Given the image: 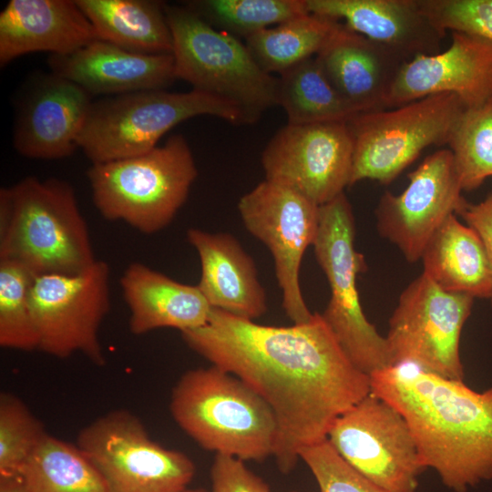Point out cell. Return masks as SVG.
Returning a JSON list of instances; mask_svg holds the SVG:
<instances>
[{
	"mask_svg": "<svg viewBox=\"0 0 492 492\" xmlns=\"http://www.w3.org/2000/svg\"><path fill=\"white\" fill-rule=\"evenodd\" d=\"M181 336L270 406L277 424L272 456L283 474L371 393L370 376L351 363L318 313L303 323L270 326L212 308L204 325Z\"/></svg>",
	"mask_w": 492,
	"mask_h": 492,
	"instance_id": "cell-1",
	"label": "cell"
},
{
	"mask_svg": "<svg viewBox=\"0 0 492 492\" xmlns=\"http://www.w3.org/2000/svg\"><path fill=\"white\" fill-rule=\"evenodd\" d=\"M371 392L406 420L425 466L455 492L492 479V386L477 392L402 364L370 375Z\"/></svg>",
	"mask_w": 492,
	"mask_h": 492,
	"instance_id": "cell-2",
	"label": "cell"
},
{
	"mask_svg": "<svg viewBox=\"0 0 492 492\" xmlns=\"http://www.w3.org/2000/svg\"><path fill=\"white\" fill-rule=\"evenodd\" d=\"M0 260L36 275L77 274L96 261L71 185L26 177L0 190Z\"/></svg>",
	"mask_w": 492,
	"mask_h": 492,
	"instance_id": "cell-3",
	"label": "cell"
},
{
	"mask_svg": "<svg viewBox=\"0 0 492 492\" xmlns=\"http://www.w3.org/2000/svg\"><path fill=\"white\" fill-rule=\"evenodd\" d=\"M169 409L206 450L244 462L273 454L277 424L272 409L241 379L215 365L185 372L172 389Z\"/></svg>",
	"mask_w": 492,
	"mask_h": 492,
	"instance_id": "cell-4",
	"label": "cell"
},
{
	"mask_svg": "<svg viewBox=\"0 0 492 492\" xmlns=\"http://www.w3.org/2000/svg\"><path fill=\"white\" fill-rule=\"evenodd\" d=\"M198 175L185 138L135 157L92 164V199L108 220H121L144 234L166 228L185 203Z\"/></svg>",
	"mask_w": 492,
	"mask_h": 492,
	"instance_id": "cell-5",
	"label": "cell"
},
{
	"mask_svg": "<svg viewBox=\"0 0 492 492\" xmlns=\"http://www.w3.org/2000/svg\"><path fill=\"white\" fill-rule=\"evenodd\" d=\"M176 77L232 105L243 125L278 106V77L263 71L239 38L220 31L186 5H164Z\"/></svg>",
	"mask_w": 492,
	"mask_h": 492,
	"instance_id": "cell-6",
	"label": "cell"
},
{
	"mask_svg": "<svg viewBox=\"0 0 492 492\" xmlns=\"http://www.w3.org/2000/svg\"><path fill=\"white\" fill-rule=\"evenodd\" d=\"M203 115L243 125L232 105L213 96L141 90L92 102L77 145L92 164L135 157L158 147L178 124Z\"/></svg>",
	"mask_w": 492,
	"mask_h": 492,
	"instance_id": "cell-7",
	"label": "cell"
},
{
	"mask_svg": "<svg viewBox=\"0 0 492 492\" xmlns=\"http://www.w3.org/2000/svg\"><path fill=\"white\" fill-rule=\"evenodd\" d=\"M354 239V213L344 193L320 206L313 246L331 290L321 315L351 363L370 376L395 363L386 338L367 320L361 305L357 276L366 266Z\"/></svg>",
	"mask_w": 492,
	"mask_h": 492,
	"instance_id": "cell-8",
	"label": "cell"
},
{
	"mask_svg": "<svg viewBox=\"0 0 492 492\" xmlns=\"http://www.w3.org/2000/svg\"><path fill=\"white\" fill-rule=\"evenodd\" d=\"M466 107L452 93L358 114L350 122L354 140L350 186L363 179L392 182L427 147L447 144Z\"/></svg>",
	"mask_w": 492,
	"mask_h": 492,
	"instance_id": "cell-9",
	"label": "cell"
},
{
	"mask_svg": "<svg viewBox=\"0 0 492 492\" xmlns=\"http://www.w3.org/2000/svg\"><path fill=\"white\" fill-rule=\"evenodd\" d=\"M77 446L99 472L108 492H185L196 472L188 456L153 441L141 421L124 409L85 426Z\"/></svg>",
	"mask_w": 492,
	"mask_h": 492,
	"instance_id": "cell-10",
	"label": "cell"
},
{
	"mask_svg": "<svg viewBox=\"0 0 492 492\" xmlns=\"http://www.w3.org/2000/svg\"><path fill=\"white\" fill-rule=\"evenodd\" d=\"M474 298L441 289L421 273L400 294L386 341L396 364L463 380L460 337Z\"/></svg>",
	"mask_w": 492,
	"mask_h": 492,
	"instance_id": "cell-11",
	"label": "cell"
},
{
	"mask_svg": "<svg viewBox=\"0 0 492 492\" xmlns=\"http://www.w3.org/2000/svg\"><path fill=\"white\" fill-rule=\"evenodd\" d=\"M327 440L384 492L417 491L426 467L411 429L397 409L372 392L334 421Z\"/></svg>",
	"mask_w": 492,
	"mask_h": 492,
	"instance_id": "cell-12",
	"label": "cell"
},
{
	"mask_svg": "<svg viewBox=\"0 0 492 492\" xmlns=\"http://www.w3.org/2000/svg\"><path fill=\"white\" fill-rule=\"evenodd\" d=\"M109 306V267L103 261L77 274L36 275L30 307L38 350L62 359L80 353L104 364L98 333Z\"/></svg>",
	"mask_w": 492,
	"mask_h": 492,
	"instance_id": "cell-13",
	"label": "cell"
},
{
	"mask_svg": "<svg viewBox=\"0 0 492 492\" xmlns=\"http://www.w3.org/2000/svg\"><path fill=\"white\" fill-rule=\"evenodd\" d=\"M238 210L248 231L271 251L282 307L293 323L311 320L300 286L303 255L319 226L320 206L282 185L264 179L239 200Z\"/></svg>",
	"mask_w": 492,
	"mask_h": 492,
	"instance_id": "cell-14",
	"label": "cell"
},
{
	"mask_svg": "<svg viewBox=\"0 0 492 492\" xmlns=\"http://www.w3.org/2000/svg\"><path fill=\"white\" fill-rule=\"evenodd\" d=\"M354 140L346 122L286 124L261 155L265 179L324 205L350 187Z\"/></svg>",
	"mask_w": 492,
	"mask_h": 492,
	"instance_id": "cell-15",
	"label": "cell"
},
{
	"mask_svg": "<svg viewBox=\"0 0 492 492\" xmlns=\"http://www.w3.org/2000/svg\"><path fill=\"white\" fill-rule=\"evenodd\" d=\"M398 195L385 191L375 210L379 233L394 243L409 262L423 251L446 220L468 203L449 149L427 156L409 176Z\"/></svg>",
	"mask_w": 492,
	"mask_h": 492,
	"instance_id": "cell-16",
	"label": "cell"
},
{
	"mask_svg": "<svg viewBox=\"0 0 492 492\" xmlns=\"http://www.w3.org/2000/svg\"><path fill=\"white\" fill-rule=\"evenodd\" d=\"M451 33L447 49L417 56L402 67L386 108L439 93L455 94L466 108L492 99V42L476 35Z\"/></svg>",
	"mask_w": 492,
	"mask_h": 492,
	"instance_id": "cell-17",
	"label": "cell"
},
{
	"mask_svg": "<svg viewBox=\"0 0 492 492\" xmlns=\"http://www.w3.org/2000/svg\"><path fill=\"white\" fill-rule=\"evenodd\" d=\"M90 95L56 74L45 76L19 109L14 147L24 157L57 159L72 155L85 126Z\"/></svg>",
	"mask_w": 492,
	"mask_h": 492,
	"instance_id": "cell-18",
	"label": "cell"
},
{
	"mask_svg": "<svg viewBox=\"0 0 492 492\" xmlns=\"http://www.w3.org/2000/svg\"><path fill=\"white\" fill-rule=\"evenodd\" d=\"M48 64L53 74L89 95L165 89L177 79L171 53H136L100 39L68 55H51Z\"/></svg>",
	"mask_w": 492,
	"mask_h": 492,
	"instance_id": "cell-19",
	"label": "cell"
},
{
	"mask_svg": "<svg viewBox=\"0 0 492 492\" xmlns=\"http://www.w3.org/2000/svg\"><path fill=\"white\" fill-rule=\"evenodd\" d=\"M315 58L331 84L356 114L386 109L391 87L408 61L343 23Z\"/></svg>",
	"mask_w": 492,
	"mask_h": 492,
	"instance_id": "cell-20",
	"label": "cell"
},
{
	"mask_svg": "<svg viewBox=\"0 0 492 492\" xmlns=\"http://www.w3.org/2000/svg\"><path fill=\"white\" fill-rule=\"evenodd\" d=\"M309 13L339 21L408 61L439 52L446 33L422 12L418 0H305Z\"/></svg>",
	"mask_w": 492,
	"mask_h": 492,
	"instance_id": "cell-21",
	"label": "cell"
},
{
	"mask_svg": "<svg viewBox=\"0 0 492 492\" xmlns=\"http://www.w3.org/2000/svg\"><path fill=\"white\" fill-rule=\"evenodd\" d=\"M98 39L76 0H10L0 13V65L45 51L71 54Z\"/></svg>",
	"mask_w": 492,
	"mask_h": 492,
	"instance_id": "cell-22",
	"label": "cell"
},
{
	"mask_svg": "<svg viewBox=\"0 0 492 492\" xmlns=\"http://www.w3.org/2000/svg\"><path fill=\"white\" fill-rule=\"evenodd\" d=\"M187 240L200 261L197 286L212 308L250 321L267 312L255 262L235 237L191 228Z\"/></svg>",
	"mask_w": 492,
	"mask_h": 492,
	"instance_id": "cell-23",
	"label": "cell"
},
{
	"mask_svg": "<svg viewBox=\"0 0 492 492\" xmlns=\"http://www.w3.org/2000/svg\"><path fill=\"white\" fill-rule=\"evenodd\" d=\"M129 309V330L136 335L159 328L180 333L204 325L212 307L197 285L179 282L149 266L133 262L120 278Z\"/></svg>",
	"mask_w": 492,
	"mask_h": 492,
	"instance_id": "cell-24",
	"label": "cell"
},
{
	"mask_svg": "<svg viewBox=\"0 0 492 492\" xmlns=\"http://www.w3.org/2000/svg\"><path fill=\"white\" fill-rule=\"evenodd\" d=\"M423 273L441 289L472 298L490 299L492 272L477 231L449 216L421 256Z\"/></svg>",
	"mask_w": 492,
	"mask_h": 492,
	"instance_id": "cell-25",
	"label": "cell"
},
{
	"mask_svg": "<svg viewBox=\"0 0 492 492\" xmlns=\"http://www.w3.org/2000/svg\"><path fill=\"white\" fill-rule=\"evenodd\" d=\"M97 38L141 54L172 52L164 5L151 0H76Z\"/></svg>",
	"mask_w": 492,
	"mask_h": 492,
	"instance_id": "cell-26",
	"label": "cell"
},
{
	"mask_svg": "<svg viewBox=\"0 0 492 492\" xmlns=\"http://www.w3.org/2000/svg\"><path fill=\"white\" fill-rule=\"evenodd\" d=\"M278 106L292 125L348 123L358 115L331 84L315 56L279 75Z\"/></svg>",
	"mask_w": 492,
	"mask_h": 492,
	"instance_id": "cell-27",
	"label": "cell"
},
{
	"mask_svg": "<svg viewBox=\"0 0 492 492\" xmlns=\"http://www.w3.org/2000/svg\"><path fill=\"white\" fill-rule=\"evenodd\" d=\"M339 24L308 13L249 36L245 45L263 71L280 75L315 56Z\"/></svg>",
	"mask_w": 492,
	"mask_h": 492,
	"instance_id": "cell-28",
	"label": "cell"
},
{
	"mask_svg": "<svg viewBox=\"0 0 492 492\" xmlns=\"http://www.w3.org/2000/svg\"><path fill=\"white\" fill-rule=\"evenodd\" d=\"M20 474L31 492H108L101 475L77 446L47 434Z\"/></svg>",
	"mask_w": 492,
	"mask_h": 492,
	"instance_id": "cell-29",
	"label": "cell"
},
{
	"mask_svg": "<svg viewBox=\"0 0 492 492\" xmlns=\"http://www.w3.org/2000/svg\"><path fill=\"white\" fill-rule=\"evenodd\" d=\"M185 5L239 39L309 13L305 0H195Z\"/></svg>",
	"mask_w": 492,
	"mask_h": 492,
	"instance_id": "cell-30",
	"label": "cell"
},
{
	"mask_svg": "<svg viewBox=\"0 0 492 492\" xmlns=\"http://www.w3.org/2000/svg\"><path fill=\"white\" fill-rule=\"evenodd\" d=\"M447 145L463 190L492 177V99L464 109Z\"/></svg>",
	"mask_w": 492,
	"mask_h": 492,
	"instance_id": "cell-31",
	"label": "cell"
},
{
	"mask_svg": "<svg viewBox=\"0 0 492 492\" xmlns=\"http://www.w3.org/2000/svg\"><path fill=\"white\" fill-rule=\"evenodd\" d=\"M36 275L23 264L0 260V345L32 351L39 340L30 307V290Z\"/></svg>",
	"mask_w": 492,
	"mask_h": 492,
	"instance_id": "cell-32",
	"label": "cell"
},
{
	"mask_svg": "<svg viewBox=\"0 0 492 492\" xmlns=\"http://www.w3.org/2000/svg\"><path fill=\"white\" fill-rule=\"evenodd\" d=\"M46 436L41 422L11 393L0 395V476L20 474Z\"/></svg>",
	"mask_w": 492,
	"mask_h": 492,
	"instance_id": "cell-33",
	"label": "cell"
},
{
	"mask_svg": "<svg viewBox=\"0 0 492 492\" xmlns=\"http://www.w3.org/2000/svg\"><path fill=\"white\" fill-rule=\"evenodd\" d=\"M419 5L445 33L462 32L492 42V0H419Z\"/></svg>",
	"mask_w": 492,
	"mask_h": 492,
	"instance_id": "cell-34",
	"label": "cell"
},
{
	"mask_svg": "<svg viewBox=\"0 0 492 492\" xmlns=\"http://www.w3.org/2000/svg\"><path fill=\"white\" fill-rule=\"evenodd\" d=\"M300 459L311 470L320 492H384L349 466L327 439L303 449Z\"/></svg>",
	"mask_w": 492,
	"mask_h": 492,
	"instance_id": "cell-35",
	"label": "cell"
},
{
	"mask_svg": "<svg viewBox=\"0 0 492 492\" xmlns=\"http://www.w3.org/2000/svg\"><path fill=\"white\" fill-rule=\"evenodd\" d=\"M210 492H272L267 484L251 472L244 461L216 454L210 469Z\"/></svg>",
	"mask_w": 492,
	"mask_h": 492,
	"instance_id": "cell-36",
	"label": "cell"
},
{
	"mask_svg": "<svg viewBox=\"0 0 492 492\" xmlns=\"http://www.w3.org/2000/svg\"><path fill=\"white\" fill-rule=\"evenodd\" d=\"M458 215L479 235L492 272V192L477 204L467 203Z\"/></svg>",
	"mask_w": 492,
	"mask_h": 492,
	"instance_id": "cell-37",
	"label": "cell"
},
{
	"mask_svg": "<svg viewBox=\"0 0 492 492\" xmlns=\"http://www.w3.org/2000/svg\"><path fill=\"white\" fill-rule=\"evenodd\" d=\"M0 492H31L21 474L0 476Z\"/></svg>",
	"mask_w": 492,
	"mask_h": 492,
	"instance_id": "cell-38",
	"label": "cell"
},
{
	"mask_svg": "<svg viewBox=\"0 0 492 492\" xmlns=\"http://www.w3.org/2000/svg\"><path fill=\"white\" fill-rule=\"evenodd\" d=\"M185 492H206V491L201 488H196V489H187Z\"/></svg>",
	"mask_w": 492,
	"mask_h": 492,
	"instance_id": "cell-39",
	"label": "cell"
},
{
	"mask_svg": "<svg viewBox=\"0 0 492 492\" xmlns=\"http://www.w3.org/2000/svg\"><path fill=\"white\" fill-rule=\"evenodd\" d=\"M293 492H296V491H293Z\"/></svg>",
	"mask_w": 492,
	"mask_h": 492,
	"instance_id": "cell-40",
	"label": "cell"
}]
</instances>
